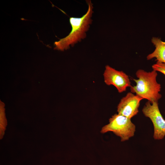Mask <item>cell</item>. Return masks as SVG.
I'll return each instance as SVG.
<instances>
[{
    "label": "cell",
    "mask_w": 165,
    "mask_h": 165,
    "mask_svg": "<svg viewBox=\"0 0 165 165\" xmlns=\"http://www.w3.org/2000/svg\"><path fill=\"white\" fill-rule=\"evenodd\" d=\"M151 41L155 49L152 53L147 56V59L149 60L155 58L157 62L165 63V42L156 37H152Z\"/></svg>",
    "instance_id": "52a82bcc"
},
{
    "label": "cell",
    "mask_w": 165,
    "mask_h": 165,
    "mask_svg": "<svg viewBox=\"0 0 165 165\" xmlns=\"http://www.w3.org/2000/svg\"><path fill=\"white\" fill-rule=\"evenodd\" d=\"M4 107L2 108V105L1 104L0 107V137L2 138L4 134L7 125V121L6 119Z\"/></svg>",
    "instance_id": "ba28073f"
},
{
    "label": "cell",
    "mask_w": 165,
    "mask_h": 165,
    "mask_svg": "<svg viewBox=\"0 0 165 165\" xmlns=\"http://www.w3.org/2000/svg\"><path fill=\"white\" fill-rule=\"evenodd\" d=\"M135 128V126L131 119L115 114L109 119V123L103 126L100 132L102 134L112 132L119 137L123 142L128 140L134 135Z\"/></svg>",
    "instance_id": "3957f363"
},
{
    "label": "cell",
    "mask_w": 165,
    "mask_h": 165,
    "mask_svg": "<svg viewBox=\"0 0 165 165\" xmlns=\"http://www.w3.org/2000/svg\"><path fill=\"white\" fill-rule=\"evenodd\" d=\"M142 111L145 116L149 118L153 123L154 139H163L165 136V120L160 113L158 102L151 103L148 101L142 108Z\"/></svg>",
    "instance_id": "277c9868"
},
{
    "label": "cell",
    "mask_w": 165,
    "mask_h": 165,
    "mask_svg": "<svg viewBox=\"0 0 165 165\" xmlns=\"http://www.w3.org/2000/svg\"><path fill=\"white\" fill-rule=\"evenodd\" d=\"M153 70L159 72L165 75V63L156 62L152 66Z\"/></svg>",
    "instance_id": "9c48e42d"
},
{
    "label": "cell",
    "mask_w": 165,
    "mask_h": 165,
    "mask_svg": "<svg viewBox=\"0 0 165 165\" xmlns=\"http://www.w3.org/2000/svg\"><path fill=\"white\" fill-rule=\"evenodd\" d=\"M104 81L107 85H113L119 93L126 91L132 86L129 76L122 71L117 70L108 65L105 66L103 73Z\"/></svg>",
    "instance_id": "5b68a950"
},
{
    "label": "cell",
    "mask_w": 165,
    "mask_h": 165,
    "mask_svg": "<svg viewBox=\"0 0 165 165\" xmlns=\"http://www.w3.org/2000/svg\"><path fill=\"white\" fill-rule=\"evenodd\" d=\"M157 75V72L153 70L148 72L138 70L136 72L138 79H133L136 85L130 87V92L147 100L151 103L158 102L162 95L160 93L161 85L156 80Z\"/></svg>",
    "instance_id": "7a4b0ae2"
},
{
    "label": "cell",
    "mask_w": 165,
    "mask_h": 165,
    "mask_svg": "<svg viewBox=\"0 0 165 165\" xmlns=\"http://www.w3.org/2000/svg\"><path fill=\"white\" fill-rule=\"evenodd\" d=\"M143 99L131 92L120 100L117 107L118 114L131 119L137 114L141 101Z\"/></svg>",
    "instance_id": "8992f818"
},
{
    "label": "cell",
    "mask_w": 165,
    "mask_h": 165,
    "mask_svg": "<svg viewBox=\"0 0 165 165\" xmlns=\"http://www.w3.org/2000/svg\"><path fill=\"white\" fill-rule=\"evenodd\" d=\"M88 8L86 13L81 17H71L69 22L72 30L65 37L54 43L55 50L64 51L72 46L86 37V32L92 23L91 17L93 13V4L90 1H87Z\"/></svg>",
    "instance_id": "6da1fadb"
}]
</instances>
